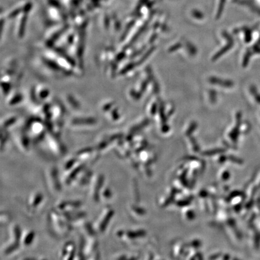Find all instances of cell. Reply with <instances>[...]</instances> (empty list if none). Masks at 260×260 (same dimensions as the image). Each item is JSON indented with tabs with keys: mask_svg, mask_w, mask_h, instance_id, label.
I'll use <instances>...</instances> for the list:
<instances>
[{
	"mask_svg": "<svg viewBox=\"0 0 260 260\" xmlns=\"http://www.w3.org/2000/svg\"><path fill=\"white\" fill-rule=\"evenodd\" d=\"M35 232L31 229L22 231L21 245L24 248L29 247L34 243L35 239Z\"/></svg>",
	"mask_w": 260,
	"mask_h": 260,
	"instance_id": "7c38bea8",
	"label": "cell"
},
{
	"mask_svg": "<svg viewBox=\"0 0 260 260\" xmlns=\"http://www.w3.org/2000/svg\"><path fill=\"white\" fill-rule=\"evenodd\" d=\"M10 221V215L7 213L1 212V223H6Z\"/></svg>",
	"mask_w": 260,
	"mask_h": 260,
	"instance_id": "5bb4252c",
	"label": "cell"
},
{
	"mask_svg": "<svg viewBox=\"0 0 260 260\" xmlns=\"http://www.w3.org/2000/svg\"><path fill=\"white\" fill-rule=\"evenodd\" d=\"M76 254V245L73 241H68L62 246L59 253V258L64 260L75 259Z\"/></svg>",
	"mask_w": 260,
	"mask_h": 260,
	"instance_id": "8fae6325",
	"label": "cell"
},
{
	"mask_svg": "<svg viewBox=\"0 0 260 260\" xmlns=\"http://www.w3.org/2000/svg\"><path fill=\"white\" fill-rule=\"evenodd\" d=\"M100 154L95 147H87L78 150L75 157L78 161L87 165L88 163H94L99 158Z\"/></svg>",
	"mask_w": 260,
	"mask_h": 260,
	"instance_id": "ba28073f",
	"label": "cell"
},
{
	"mask_svg": "<svg viewBox=\"0 0 260 260\" xmlns=\"http://www.w3.org/2000/svg\"><path fill=\"white\" fill-rule=\"evenodd\" d=\"M113 196V193H112V191L111 187L108 185H104L102 187V189L101 190L99 196V202H108L111 201V199Z\"/></svg>",
	"mask_w": 260,
	"mask_h": 260,
	"instance_id": "4fadbf2b",
	"label": "cell"
},
{
	"mask_svg": "<svg viewBox=\"0 0 260 260\" xmlns=\"http://www.w3.org/2000/svg\"><path fill=\"white\" fill-rule=\"evenodd\" d=\"M114 214V210L111 207H106L101 211L96 219L92 226L97 234L105 233L111 223Z\"/></svg>",
	"mask_w": 260,
	"mask_h": 260,
	"instance_id": "3957f363",
	"label": "cell"
},
{
	"mask_svg": "<svg viewBox=\"0 0 260 260\" xmlns=\"http://www.w3.org/2000/svg\"><path fill=\"white\" fill-rule=\"evenodd\" d=\"M21 235L22 230L20 226L17 223L10 224L8 229V239L1 249L2 253L5 256L12 255L18 251L21 246Z\"/></svg>",
	"mask_w": 260,
	"mask_h": 260,
	"instance_id": "7a4b0ae2",
	"label": "cell"
},
{
	"mask_svg": "<svg viewBox=\"0 0 260 260\" xmlns=\"http://www.w3.org/2000/svg\"><path fill=\"white\" fill-rule=\"evenodd\" d=\"M105 183V175L101 173L93 174L87 186L89 198L93 202L96 203L99 202L100 193Z\"/></svg>",
	"mask_w": 260,
	"mask_h": 260,
	"instance_id": "5b68a950",
	"label": "cell"
},
{
	"mask_svg": "<svg viewBox=\"0 0 260 260\" xmlns=\"http://www.w3.org/2000/svg\"><path fill=\"white\" fill-rule=\"evenodd\" d=\"M44 202L45 197L41 191H37L30 194L26 204L27 213L30 215L35 214L42 207Z\"/></svg>",
	"mask_w": 260,
	"mask_h": 260,
	"instance_id": "8992f818",
	"label": "cell"
},
{
	"mask_svg": "<svg viewBox=\"0 0 260 260\" xmlns=\"http://www.w3.org/2000/svg\"><path fill=\"white\" fill-rule=\"evenodd\" d=\"M84 241L83 254L84 259H100V252L98 242L95 237H87Z\"/></svg>",
	"mask_w": 260,
	"mask_h": 260,
	"instance_id": "52a82bcc",
	"label": "cell"
},
{
	"mask_svg": "<svg viewBox=\"0 0 260 260\" xmlns=\"http://www.w3.org/2000/svg\"><path fill=\"white\" fill-rule=\"evenodd\" d=\"M82 202L78 200H64L57 202L54 209L60 213L74 212L80 210Z\"/></svg>",
	"mask_w": 260,
	"mask_h": 260,
	"instance_id": "30bf717a",
	"label": "cell"
},
{
	"mask_svg": "<svg viewBox=\"0 0 260 260\" xmlns=\"http://www.w3.org/2000/svg\"><path fill=\"white\" fill-rule=\"evenodd\" d=\"M45 178L48 189L53 194H58L62 190L58 169L54 166H50L46 168Z\"/></svg>",
	"mask_w": 260,
	"mask_h": 260,
	"instance_id": "277c9868",
	"label": "cell"
},
{
	"mask_svg": "<svg viewBox=\"0 0 260 260\" xmlns=\"http://www.w3.org/2000/svg\"><path fill=\"white\" fill-rule=\"evenodd\" d=\"M46 144L47 145L49 151L55 157H62L67 152L64 144L55 137L50 135L46 136Z\"/></svg>",
	"mask_w": 260,
	"mask_h": 260,
	"instance_id": "9c48e42d",
	"label": "cell"
},
{
	"mask_svg": "<svg viewBox=\"0 0 260 260\" xmlns=\"http://www.w3.org/2000/svg\"><path fill=\"white\" fill-rule=\"evenodd\" d=\"M47 223L49 230L54 237H65L69 234L74 228V226L68 223L62 215L54 209L49 212Z\"/></svg>",
	"mask_w": 260,
	"mask_h": 260,
	"instance_id": "6da1fadb",
	"label": "cell"
}]
</instances>
